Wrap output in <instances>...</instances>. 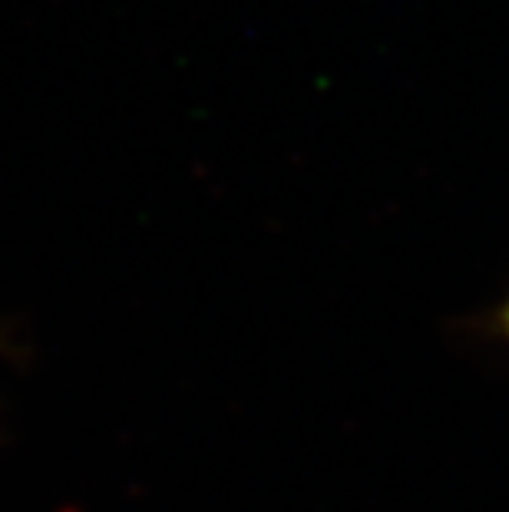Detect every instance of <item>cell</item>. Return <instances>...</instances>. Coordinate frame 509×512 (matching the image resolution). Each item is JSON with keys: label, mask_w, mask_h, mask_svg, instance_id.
<instances>
[{"label": "cell", "mask_w": 509, "mask_h": 512, "mask_svg": "<svg viewBox=\"0 0 509 512\" xmlns=\"http://www.w3.org/2000/svg\"><path fill=\"white\" fill-rule=\"evenodd\" d=\"M506 331H509V308H506Z\"/></svg>", "instance_id": "obj_1"}]
</instances>
